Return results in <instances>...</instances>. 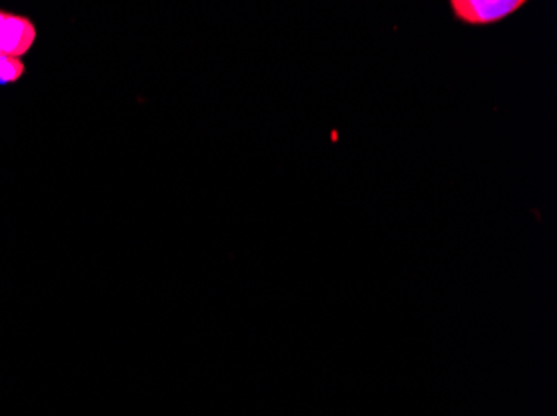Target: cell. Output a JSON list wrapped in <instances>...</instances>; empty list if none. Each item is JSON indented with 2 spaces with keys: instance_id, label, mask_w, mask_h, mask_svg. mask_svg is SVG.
Here are the masks:
<instances>
[{
  "instance_id": "7a4b0ae2",
  "label": "cell",
  "mask_w": 557,
  "mask_h": 416,
  "mask_svg": "<svg viewBox=\"0 0 557 416\" xmlns=\"http://www.w3.org/2000/svg\"><path fill=\"white\" fill-rule=\"evenodd\" d=\"M37 37L39 30L33 18L0 9V58H25Z\"/></svg>"
},
{
  "instance_id": "3957f363",
  "label": "cell",
  "mask_w": 557,
  "mask_h": 416,
  "mask_svg": "<svg viewBox=\"0 0 557 416\" xmlns=\"http://www.w3.org/2000/svg\"><path fill=\"white\" fill-rule=\"evenodd\" d=\"M27 67L22 59L0 58V87H9L22 80Z\"/></svg>"
},
{
  "instance_id": "6da1fadb",
  "label": "cell",
  "mask_w": 557,
  "mask_h": 416,
  "mask_svg": "<svg viewBox=\"0 0 557 416\" xmlns=\"http://www.w3.org/2000/svg\"><path fill=\"white\" fill-rule=\"evenodd\" d=\"M525 0H450L454 18L472 27H486L516 14Z\"/></svg>"
}]
</instances>
